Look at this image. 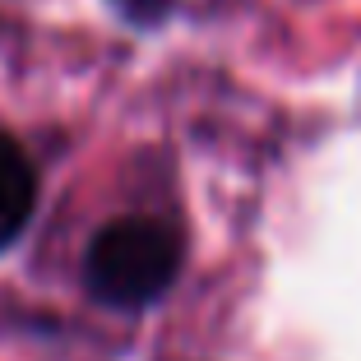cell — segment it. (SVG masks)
<instances>
[{"label":"cell","instance_id":"6da1fadb","mask_svg":"<svg viewBox=\"0 0 361 361\" xmlns=\"http://www.w3.org/2000/svg\"><path fill=\"white\" fill-rule=\"evenodd\" d=\"M180 274V236L162 218H116L88 241L84 283L111 310H144Z\"/></svg>","mask_w":361,"mask_h":361},{"label":"cell","instance_id":"7a4b0ae2","mask_svg":"<svg viewBox=\"0 0 361 361\" xmlns=\"http://www.w3.org/2000/svg\"><path fill=\"white\" fill-rule=\"evenodd\" d=\"M37 209V171L10 135H0V250L19 241Z\"/></svg>","mask_w":361,"mask_h":361},{"label":"cell","instance_id":"3957f363","mask_svg":"<svg viewBox=\"0 0 361 361\" xmlns=\"http://www.w3.org/2000/svg\"><path fill=\"white\" fill-rule=\"evenodd\" d=\"M116 5H121V10H126L135 23H158L162 14H167L171 0H116Z\"/></svg>","mask_w":361,"mask_h":361}]
</instances>
